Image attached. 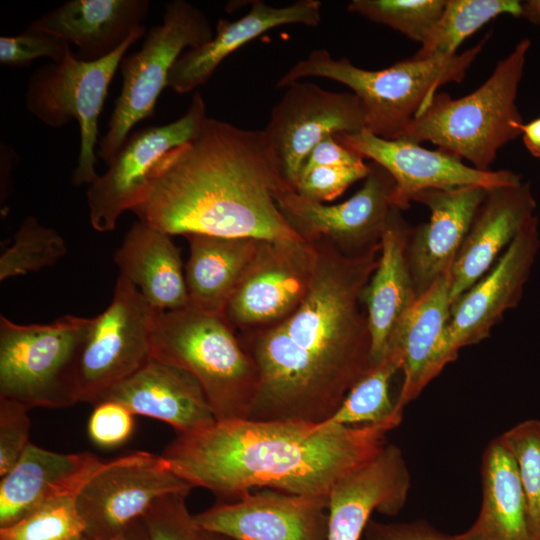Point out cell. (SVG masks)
<instances>
[{"label": "cell", "instance_id": "6da1fadb", "mask_svg": "<svg viewBox=\"0 0 540 540\" xmlns=\"http://www.w3.org/2000/svg\"><path fill=\"white\" fill-rule=\"evenodd\" d=\"M311 243L317 262L302 304L276 324L237 332L259 377L248 419L320 424L373 365L360 304L380 249L348 256L327 241Z\"/></svg>", "mask_w": 540, "mask_h": 540}, {"label": "cell", "instance_id": "7a4b0ae2", "mask_svg": "<svg viewBox=\"0 0 540 540\" xmlns=\"http://www.w3.org/2000/svg\"><path fill=\"white\" fill-rule=\"evenodd\" d=\"M289 189L264 130L207 117L160 160L131 211L170 236L302 241L278 207Z\"/></svg>", "mask_w": 540, "mask_h": 540}, {"label": "cell", "instance_id": "3957f363", "mask_svg": "<svg viewBox=\"0 0 540 540\" xmlns=\"http://www.w3.org/2000/svg\"><path fill=\"white\" fill-rule=\"evenodd\" d=\"M397 426L233 419L178 434L162 456L193 488L225 500L255 488L329 498L336 483L375 456Z\"/></svg>", "mask_w": 540, "mask_h": 540}, {"label": "cell", "instance_id": "277c9868", "mask_svg": "<svg viewBox=\"0 0 540 540\" xmlns=\"http://www.w3.org/2000/svg\"><path fill=\"white\" fill-rule=\"evenodd\" d=\"M488 36L451 57H412L373 71L357 67L347 58L335 59L325 49H315L294 64L276 87L286 88L306 77L344 84L361 102L365 129L383 139H397L430 103L439 87L464 79Z\"/></svg>", "mask_w": 540, "mask_h": 540}, {"label": "cell", "instance_id": "5b68a950", "mask_svg": "<svg viewBox=\"0 0 540 540\" xmlns=\"http://www.w3.org/2000/svg\"><path fill=\"white\" fill-rule=\"evenodd\" d=\"M530 45L529 39H522L470 94L453 99L436 93L397 139L431 142L472 167L489 171L498 151L522 135L524 122L516 97Z\"/></svg>", "mask_w": 540, "mask_h": 540}, {"label": "cell", "instance_id": "8992f818", "mask_svg": "<svg viewBox=\"0 0 540 540\" xmlns=\"http://www.w3.org/2000/svg\"><path fill=\"white\" fill-rule=\"evenodd\" d=\"M152 357L193 376L217 422L248 418L258 390V371L223 314L191 306L159 311Z\"/></svg>", "mask_w": 540, "mask_h": 540}, {"label": "cell", "instance_id": "52a82bcc", "mask_svg": "<svg viewBox=\"0 0 540 540\" xmlns=\"http://www.w3.org/2000/svg\"><path fill=\"white\" fill-rule=\"evenodd\" d=\"M93 317L71 314L49 324H17L0 316V397L29 408L79 402L78 369Z\"/></svg>", "mask_w": 540, "mask_h": 540}, {"label": "cell", "instance_id": "ba28073f", "mask_svg": "<svg viewBox=\"0 0 540 540\" xmlns=\"http://www.w3.org/2000/svg\"><path fill=\"white\" fill-rule=\"evenodd\" d=\"M213 36L206 15L193 4L173 0L166 5L162 23L152 27L141 48L120 63L122 88L107 131L98 142L97 155L107 165L133 126L153 116L172 66L183 51L199 47Z\"/></svg>", "mask_w": 540, "mask_h": 540}, {"label": "cell", "instance_id": "9c48e42d", "mask_svg": "<svg viewBox=\"0 0 540 540\" xmlns=\"http://www.w3.org/2000/svg\"><path fill=\"white\" fill-rule=\"evenodd\" d=\"M146 32L142 26L119 49L96 61L78 60L71 52L60 63L40 67L28 80L25 103L34 117L52 128L63 127L73 119L79 124L80 151L71 179L76 186L90 185L98 177V119L126 51Z\"/></svg>", "mask_w": 540, "mask_h": 540}, {"label": "cell", "instance_id": "30bf717a", "mask_svg": "<svg viewBox=\"0 0 540 540\" xmlns=\"http://www.w3.org/2000/svg\"><path fill=\"white\" fill-rule=\"evenodd\" d=\"M159 310L119 275L110 304L93 323L78 369L79 402L93 405L152 358V335Z\"/></svg>", "mask_w": 540, "mask_h": 540}, {"label": "cell", "instance_id": "8fae6325", "mask_svg": "<svg viewBox=\"0 0 540 540\" xmlns=\"http://www.w3.org/2000/svg\"><path fill=\"white\" fill-rule=\"evenodd\" d=\"M192 488L162 455L138 451L105 461L76 495L84 537L114 536L141 518L161 497L189 494Z\"/></svg>", "mask_w": 540, "mask_h": 540}, {"label": "cell", "instance_id": "7c38bea8", "mask_svg": "<svg viewBox=\"0 0 540 540\" xmlns=\"http://www.w3.org/2000/svg\"><path fill=\"white\" fill-rule=\"evenodd\" d=\"M206 119L205 101L196 92L185 114L177 120L130 133L107 171L88 186L89 220L94 230H114L121 214L142 200L160 160L194 138Z\"/></svg>", "mask_w": 540, "mask_h": 540}, {"label": "cell", "instance_id": "4fadbf2b", "mask_svg": "<svg viewBox=\"0 0 540 540\" xmlns=\"http://www.w3.org/2000/svg\"><path fill=\"white\" fill-rule=\"evenodd\" d=\"M394 187L390 173L372 162L362 187L344 202L324 204L292 188L281 194L277 203L287 222L305 241H327L343 254L360 256L381 248L394 207Z\"/></svg>", "mask_w": 540, "mask_h": 540}, {"label": "cell", "instance_id": "5bb4252c", "mask_svg": "<svg viewBox=\"0 0 540 540\" xmlns=\"http://www.w3.org/2000/svg\"><path fill=\"white\" fill-rule=\"evenodd\" d=\"M316 262L314 243L262 239L223 315L237 332L284 320L307 296Z\"/></svg>", "mask_w": 540, "mask_h": 540}, {"label": "cell", "instance_id": "9a60e30c", "mask_svg": "<svg viewBox=\"0 0 540 540\" xmlns=\"http://www.w3.org/2000/svg\"><path fill=\"white\" fill-rule=\"evenodd\" d=\"M363 129L364 111L355 94L296 81L274 106L264 132L285 180L294 189L307 156L323 138Z\"/></svg>", "mask_w": 540, "mask_h": 540}, {"label": "cell", "instance_id": "2e32d148", "mask_svg": "<svg viewBox=\"0 0 540 540\" xmlns=\"http://www.w3.org/2000/svg\"><path fill=\"white\" fill-rule=\"evenodd\" d=\"M539 246L534 215L492 268L452 303L442 345L444 367L456 360L462 348L488 338L504 313L518 305Z\"/></svg>", "mask_w": 540, "mask_h": 540}, {"label": "cell", "instance_id": "e0dca14e", "mask_svg": "<svg viewBox=\"0 0 540 540\" xmlns=\"http://www.w3.org/2000/svg\"><path fill=\"white\" fill-rule=\"evenodd\" d=\"M335 137L390 173L395 181L392 205L401 211L410 207L415 194L425 190L461 186L491 189L522 183L512 171H482L440 149L429 150L405 139H383L366 129Z\"/></svg>", "mask_w": 540, "mask_h": 540}, {"label": "cell", "instance_id": "ac0fdd59", "mask_svg": "<svg viewBox=\"0 0 540 540\" xmlns=\"http://www.w3.org/2000/svg\"><path fill=\"white\" fill-rule=\"evenodd\" d=\"M328 497L274 489L244 494L196 515L200 531L233 540H327Z\"/></svg>", "mask_w": 540, "mask_h": 540}, {"label": "cell", "instance_id": "d6986e66", "mask_svg": "<svg viewBox=\"0 0 540 540\" xmlns=\"http://www.w3.org/2000/svg\"><path fill=\"white\" fill-rule=\"evenodd\" d=\"M410 486V472L401 449L386 443L333 487L327 540H360L373 512L395 516L402 510Z\"/></svg>", "mask_w": 540, "mask_h": 540}, {"label": "cell", "instance_id": "ffe728a7", "mask_svg": "<svg viewBox=\"0 0 540 540\" xmlns=\"http://www.w3.org/2000/svg\"><path fill=\"white\" fill-rule=\"evenodd\" d=\"M488 189L461 186L419 192L411 202L430 211L427 223L413 228L407 258L418 297L451 269Z\"/></svg>", "mask_w": 540, "mask_h": 540}, {"label": "cell", "instance_id": "44dd1931", "mask_svg": "<svg viewBox=\"0 0 540 540\" xmlns=\"http://www.w3.org/2000/svg\"><path fill=\"white\" fill-rule=\"evenodd\" d=\"M535 208L529 183L488 189L450 269L451 303L492 268Z\"/></svg>", "mask_w": 540, "mask_h": 540}, {"label": "cell", "instance_id": "7402d4cb", "mask_svg": "<svg viewBox=\"0 0 540 540\" xmlns=\"http://www.w3.org/2000/svg\"><path fill=\"white\" fill-rule=\"evenodd\" d=\"M104 400L117 401L134 415L161 420L177 434L195 433L217 422L196 379L153 357L111 388L101 401Z\"/></svg>", "mask_w": 540, "mask_h": 540}, {"label": "cell", "instance_id": "603a6c76", "mask_svg": "<svg viewBox=\"0 0 540 540\" xmlns=\"http://www.w3.org/2000/svg\"><path fill=\"white\" fill-rule=\"evenodd\" d=\"M321 7L319 0H298L283 7L254 1L242 17L219 19L210 41L183 52L172 66L167 86L178 94L196 89L211 78L226 57L266 31L293 24L317 26Z\"/></svg>", "mask_w": 540, "mask_h": 540}, {"label": "cell", "instance_id": "cb8c5ba5", "mask_svg": "<svg viewBox=\"0 0 540 540\" xmlns=\"http://www.w3.org/2000/svg\"><path fill=\"white\" fill-rule=\"evenodd\" d=\"M412 230L401 210L393 207L381 239L378 265L361 294L373 364L388 353L396 328L418 298L407 258Z\"/></svg>", "mask_w": 540, "mask_h": 540}, {"label": "cell", "instance_id": "d4e9b609", "mask_svg": "<svg viewBox=\"0 0 540 540\" xmlns=\"http://www.w3.org/2000/svg\"><path fill=\"white\" fill-rule=\"evenodd\" d=\"M451 273L441 275L422 293L402 318L390 342V348L402 356L403 382L395 401V410L415 400L443 370V338L451 309ZM389 351V350H388Z\"/></svg>", "mask_w": 540, "mask_h": 540}, {"label": "cell", "instance_id": "484cf974", "mask_svg": "<svg viewBox=\"0 0 540 540\" xmlns=\"http://www.w3.org/2000/svg\"><path fill=\"white\" fill-rule=\"evenodd\" d=\"M104 462L89 452L57 453L30 442L0 477V528L53 497L78 492Z\"/></svg>", "mask_w": 540, "mask_h": 540}, {"label": "cell", "instance_id": "4316f807", "mask_svg": "<svg viewBox=\"0 0 540 540\" xmlns=\"http://www.w3.org/2000/svg\"><path fill=\"white\" fill-rule=\"evenodd\" d=\"M148 0H69L27 28L56 35L78 48L75 57L96 61L119 49L148 16Z\"/></svg>", "mask_w": 540, "mask_h": 540}, {"label": "cell", "instance_id": "83f0119b", "mask_svg": "<svg viewBox=\"0 0 540 540\" xmlns=\"http://www.w3.org/2000/svg\"><path fill=\"white\" fill-rule=\"evenodd\" d=\"M172 236L138 220L114 253L119 275L159 311L189 304L180 249Z\"/></svg>", "mask_w": 540, "mask_h": 540}, {"label": "cell", "instance_id": "f1b7e54d", "mask_svg": "<svg viewBox=\"0 0 540 540\" xmlns=\"http://www.w3.org/2000/svg\"><path fill=\"white\" fill-rule=\"evenodd\" d=\"M482 504L474 523L456 540H537L514 458L500 437L485 448Z\"/></svg>", "mask_w": 540, "mask_h": 540}, {"label": "cell", "instance_id": "f546056e", "mask_svg": "<svg viewBox=\"0 0 540 540\" xmlns=\"http://www.w3.org/2000/svg\"><path fill=\"white\" fill-rule=\"evenodd\" d=\"M185 266L188 306L223 314L262 239L192 234Z\"/></svg>", "mask_w": 540, "mask_h": 540}, {"label": "cell", "instance_id": "4dcf8cb0", "mask_svg": "<svg viewBox=\"0 0 540 540\" xmlns=\"http://www.w3.org/2000/svg\"><path fill=\"white\" fill-rule=\"evenodd\" d=\"M401 367V353L390 348L350 389L334 414L320 425L361 426L388 422L399 425L403 414L396 412L395 402H392L389 395V386L392 377Z\"/></svg>", "mask_w": 540, "mask_h": 540}, {"label": "cell", "instance_id": "1f68e13d", "mask_svg": "<svg viewBox=\"0 0 540 540\" xmlns=\"http://www.w3.org/2000/svg\"><path fill=\"white\" fill-rule=\"evenodd\" d=\"M502 14L521 17L522 2L518 0H447L434 29L413 58L454 56L466 38Z\"/></svg>", "mask_w": 540, "mask_h": 540}, {"label": "cell", "instance_id": "d6a6232c", "mask_svg": "<svg viewBox=\"0 0 540 540\" xmlns=\"http://www.w3.org/2000/svg\"><path fill=\"white\" fill-rule=\"evenodd\" d=\"M77 493L53 497L0 528V540H81L85 526L76 505Z\"/></svg>", "mask_w": 540, "mask_h": 540}, {"label": "cell", "instance_id": "836d02e7", "mask_svg": "<svg viewBox=\"0 0 540 540\" xmlns=\"http://www.w3.org/2000/svg\"><path fill=\"white\" fill-rule=\"evenodd\" d=\"M66 252L65 242L56 230L28 216L15 233L11 246L0 256V281L52 266Z\"/></svg>", "mask_w": 540, "mask_h": 540}, {"label": "cell", "instance_id": "e575fe53", "mask_svg": "<svg viewBox=\"0 0 540 540\" xmlns=\"http://www.w3.org/2000/svg\"><path fill=\"white\" fill-rule=\"evenodd\" d=\"M446 1L352 0L347 9L423 44L438 22Z\"/></svg>", "mask_w": 540, "mask_h": 540}, {"label": "cell", "instance_id": "d590c367", "mask_svg": "<svg viewBox=\"0 0 540 540\" xmlns=\"http://www.w3.org/2000/svg\"><path fill=\"white\" fill-rule=\"evenodd\" d=\"M499 437L516 463L530 526L540 540V420L520 422Z\"/></svg>", "mask_w": 540, "mask_h": 540}, {"label": "cell", "instance_id": "8d00e7d4", "mask_svg": "<svg viewBox=\"0 0 540 540\" xmlns=\"http://www.w3.org/2000/svg\"><path fill=\"white\" fill-rule=\"evenodd\" d=\"M185 493L158 499L142 516L147 540H201L193 515L186 506Z\"/></svg>", "mask_w": 540, "mask_h": 540}, {"label": "cell", "instance_id": "74e56055", "mask_svg": "<svg viewBox=\"0 0 540 540\" xmlns=\"http://www.w3.org/2000/svg\"><path fill=\"white\" fill-rule=\"evenodd\" d=\"M72 52L64 39L42 31L26 30L18 35L0 37V63L23 67L39 57L62 62Z\"/></svg>", "mask_w": 540, "mask_h": 540}, {"label": "cell", "instance_id": "f35d334b", "mask_svg": "<svg viewBox=\"0 0 540 540\" xmlns=\"http://www.w3.org/2000/svg\"><path fill=\"white\" fill-rule=\"evenodd\" d=\"M370 165L365 162L351 166H319L302 169L294 190L313 201L327 202L338 196L358 180L369 174Z\"/></svg>", "mask_w": 540, "mask_h": 540}, {"label": "cell", "instance_id": "ab89813d", "mask_svg": "<svg viewBox=\"0 0 540 540\" xmlns=\"http://www.w3.org/2000/svg\"><path fill=\"white\" fill-rule=\"evenodd\" d=\"M29 407L0 397V477L18 461L29 442Z\"/></svg>", "mask_w": 540, "mask_h": 540}, {"label": "cell", "instance_id": "60d3db41", "mask_svg": "<svg viewBox=\"0 0 540 540\" xmlns=\"http://www.w3.org/2000/svg\"><path fill=\"white\" fill-rule=\"evenodd\" d=\"M134 414L123 404L104 400L94 405L88 422L92 442L103 448L125 443L133 433Z\"/></svg>", "mask_w": 540, "mask_h": 540}, {"label": "cell", "instance_id": "b9f144b4", "mask_svg": "<svg viewBox=\"0 0 540 540\" xmlns=\"http://www.w3.org/2000/svg\"><path fill=\"white\" fill-rule=\"evenodd\" d=\"M360 540H456L424 520L384 523L373 520L367 523Z\"/></svg>", "mask_w": 540, "mask_h": 540}, {"label": "cell", "instance_id": "7bdbcfd3", "mask_svg": "<svg viewBox=\"0 0 540 540\" xmlns=\"http://www.w3.org/2000/svg\"><path fill=\"white\" fill-rule=\"evenodd\" d=\"M358 153L327 135L309 153L302 169L319 166H351L364 162Z\"/></svg>", "mask_w": 540, "mask_h": 540}, {"label": "cell", "instance_id": "ee69618b", "mask_svg": "<svg viewBox=\"0 0 540 540\" xmlns=\"http://www.w3.org/2000/svg\"><path fill=\"white\" fill-rule=\"evenodd\" d=\"M522 138L533 157L540 158V117L522 126Z\"/></svg>", "mask_w": 540, "mask_h": 540}, {"label": "cell", "instance_id": "f6af8a7d", "mask_svg": "<svg viewBox=\"0 0 540 540\" xmlns=\"http://www.w3.org/2000/svg\"><path fill=\"white\" fill-rule=\"evenodd\" d=\"M81 540H147V533L142 517L130 523L125 529L114 536L105 539H89L82 538Z\"/></svg>", "mask_w": 540, "mask_h": 540}, {"label": "cell", "instance_id": "bcb514c9", "mask_svg": "<svg viewBox=\"0 0 540 540\" xmlns=\"http://www.w3.org/2000/svg\"><path fill=\"white\" fill-rule=\"evenodd\" d=\"M528 21L540 24V0H528L522 2V14Z\"/></svg>", "mask_w": 540, "mask_h": 540}, {"label": "cell", "instance_id": "7dc6e473", "mask_svg": "<svg viewBox=\"0 0 540 540\" xmlns=\"http://www.w3.org/2000/svg\"><path fill=\"white\" fill-rule=\"evenodd\" d=\"M200 538L201 540H233L221 534L205 532V531H200Z\"/></svg>", "mask_w": 540, "mask_h": 540}]
</instances>
